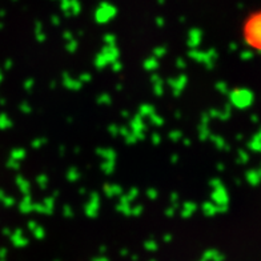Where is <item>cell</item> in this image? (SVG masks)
<instances>
[{
	"instance_id": "1",
	"label": "cell",
	"mask_w": 261,
	"mask_h": 261,
	"mask_svg": "<svg viewBox=\"0 0 261 261\" xmlns=\"http://www.w3.org/2000/svg\"><path fill=\"white\" fill-rule=\"evenodd\" d=\"M241 34L245 44L253 51L261 54V8L253 11L245 17Z\"/></svg>"
}]
</instances>
